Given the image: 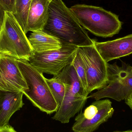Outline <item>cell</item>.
Returning a JSON list of instances; mask_svg holds the SVG:
<instances>
[{
    "label": "cell",
    "mask_w": 132,
    "mask_h": 132,
    "mask_svg": "<svg viewBox=\"0 0 132 132\" xmlns=\"http://www.w3.org/2000/svg\"><path fill=\"white\" fill-rule=\"evenodd\" d=\"M43 31L59 39L63 44L78 47L94 44L70 8L62 0H52L48 16Z\"/></svg>",
    "instance_id": "1"
},
{
    "label": "cell",
    "mask_w": 132,
    "mask_h": 132,
    "mask_svg": "<svg viewBox=\"0 0 132 132\" xmlns=\"http://www.w3.org/2000/svg\"><path fill=\"white\" fill-rule=\"evenodd\" d=\"M70 9L80 24L96 36L112 37L121 29L118 16L101 7L77 4Z\"/></svg>",
    "instance_id": "2"
},
{
    "label": "cell",
    "mask_w": 132,
    "mask_h": 132,
    "mask_svg": "<svg viewBox=\"0 0 132 132\" xmlns=\"http://www.w3.org/2000/svg\"><path fill=\"white\" fill-rule=\"evenodd\" d=\"M16 60L28 87L23 92L24 95L42 112L48 114L56 112L59 105L43 73L32 66L28 61Z\"/></svg>",
    "instance_id": "3"
},
{
    "label": "cell",
    "mask_w": 132,
    "mask_h": 132,
    "mask_svg": "<svg viewBox=\"0 0 132 132\" xmlns=\"http://www.w3.org/2000/svg\"><path fill=\"white\" fill-rule=\"evenodd\" d=\"M58 76L65 84V92L62 102L52 119L65 124L83 108L88 94L72 63L65 67Z\"/></svg>",
    "instance_id": "4"
},
{
    "label": "cell",
    "mask_w": 132,
    "mask_h": 132,
    "mask_svg": "<svg viewBox=\"0 0 132 132\" xmlns=\"http://www.w3.org/2000/svg\"><path fill=\"white\" fill-rule=\"evenodd\" d=\"M33 53L26 34L13 13L5 11L0 31V55L29 61Z\"/></svg>",
    "instance_id": "5"
},
{
    "label": "cell",
    "mask_w": 132,
    "mask_h": 132,
    "mask_svg": "<svg viewBox=\"0 0 132 132\" xmlns=\"http://www.w3.org/2000/svg\"><path fill=\"white\" fill-rule=\"evenodd\" d=\"M132 94V66L124 62L119 66L116 63H108V77L104 87L92 94L88 98L100 100L110 98L117 101L126 100Z\"/></svg>",
    "instance_id": "6"
},
{
    "label": "cell",
    "mask_w": 132,
    "mask_h": 132,
    "mask_svg": "<svg viewBox=\"0 0 132 132\" xmlns=\"http://www.w3.org/2000/svg\"><path fill=\"white\" fill-rule=\"evenodd\" d=\"M78 47L63 44L61 48L44 52H34L29 62L39 72L58 76L65 67L72 63Z\"/></svg>",
    "instance_id": "7"
},
{
    "label": "cell",
    "mask_w": 132,
    "mask_h": 132,
    "mask_svg": "<svg viewBox=\"0 0 132 132\" xmlns=\"http://www.w3.org/2000/svg\"><path fill=\"white\" fill-rule=\"evenodd\" d=\"M78 50L86 68L87 93L99 90L106 85L108 81V63L102 59L94 44L78 47Z\"/></svg>",
    "instance_id": "8"
},
{
    "label": "cell",
    "mask_w": 132,
    "mask_h": 132,
    "mask_svg": "<svg viewBox=\"0 0 132 132\" xmlns=\"http://www.w3.org/2000/svg\"><path fill=\"white\" fill-rule=\"evenodd\" d=\"M114 112L110 100H97L76 116L72 130L74 132L94 131L112 117Z\"/></svg>",
    "instance_id": "9"
},
{
    "label": "cell",
    "mask_w": 132,
    "mask_h": 132,
    "mask_svg": "<svg viewBox=\"0 0 132 132\" xmlns=\"http://www.w3.org/2000/svg\"><path fill=\"white\" fill-rule=\"evenodd\" d=\"M28 89L16 59L0 55V90L23 92Z\"/></svg>",
    "instance_id": "10"
},
{
    "label": "cell",
    "mask_w": 132,
    "mask_h": 132,
    "mask_svg": "<svg viewBox=\"0 0 132 132\" xmlns=\"http://www.w3.org/2000/svg\"><path fill=\"white\" fill-rule=\"evenodd\" d=\"M94 44L102 59L108 63L132 54V34L102 42L94 40Z\"/></svg>",
    "instance_id": "11"
},
{
    "label": "cell",
    "mask_w": 132,
    "mask_h": 132,
    "mask_svg": "<svg viewBox=\"0 0 132 132\" xmlns=\"http://www.w3.org/2000/svg\"><path fill=\"white\" fill-rule=\"evenodd\" d=\"M21 92L0 90V129L9 125L10 119L24 105Z\"/></svg>",
    "instance_id": "12"
},
{
    "label": "cell",
    "mask_w": 132,
    "mask_h": 132,
    "mask_svg": "<svg viewBox=\"0 0 132 132\" xmlns=\"http://www.w3.org/2000/svg\"><path fill=\"white\" fill-rule=\"evenodd\" d=\"M50 0H32L27 22V32L43 30L46 23Z\"/></svg>",
    "instance_id": "13"
},
{
    "label": "cell",
    "mask_w": 132,
    "mask_h": 132,
    "mask_svg": "<svg viewBox=\"0 0 132 132\" xmlns=\"http://www.w3.org/2000/svg\"><path fill=\"white\" fill-rule=\"evenodd\" d=\"M28 39L35 52L57 50L61 48L63 45L59 39L43 30L32 31Z\"/></svg>",
    "instance_id": "14"
},
{
    "label": "cell",
    "mask_w": 132,
    "mask_h": 132,
    "mask_svg": "<svg viewBox=\"0 0 132 132\" xmlns=\"http://www.w3.org/2000/svg\"><path fill=\"white\" fill-rule=\"evenodd\" d=\"M32 0H16L15 12L13 14L26 34L27 33L28 16Z\"/></svg>",
    "instance_id": "15"
},
{
    "label": "cell",
    "mask_w": 132,
    "mask_h": 132,
    "mask_svg": "<svg viewBox=\"0 0 132 132\" xmlns=\"http://www.w3.org/2000/svg\"><path fill=\"white\" fill-rule=\"evenodd\" d=\"M46 81L59 108L61 105L65 92V87L63 81L58 76L50 79L46 78Z\"/></svg>",
    "instance_id": "16"
},
{
    "label": "cell",
    "mask_w": 132,
    "mask_h": 132,
    "mask_svg": "<svg viewBox=\"0 0 132 132\" xmlns=\"http://www.w3.org/2000/svg\"><path fill=\"white\" fill-rule=\"evenodd\" d=\"M72 64L77 72L78 76L81 81L85 90L87 93L86 68L78 49L76 52L74 59L72 62Z\"/></svg>",
    "instance_id": "17"
},
{
    "label": "cell",
    "mask_w": 132,
    "mask_h": 132,
    "mask_svg": "<svg viewBox=\"0 0 132 132\" xmlns=\"http://www.w3.org/2000/svg\"><path fill=\"white\" fill-rule=\"evenodd\" d=\"M16 0H0V6L5 11L14 14Z\"/></svg>",
    "instance_id": "18"
},
{
    "label": "cell",
    "mask_w": 132,
    "mask_h": 132,
    "mask_svg": "<svg viewBox=\"0 0 132 132\" xmlns=\"http://www.w3.org/2000/svg\"><path fill=\"white\" fill-rule=\"evenodd\" d=\"M5 11L0 6V31L4 23L5 15Z\"/></svg>",
    "instance_id": "19"
},
{
    "label": "cell",
    "mask_w": 132,
    "mask_h": 132,
    "mask_svg": "<svg viewBox=\"0 0 132 132\" xmlns=\"http://www.w3.org/2000/svg\"><path fill=\"white\" fill-rule=\"evenodd\" d=\"M0 132H18L11 126L9 125H7L6 126L0 129Z\"/></svg>",
    "instance_id": "20"
},
{
    "label": "cell",
    "mask_w": 132,
    "mask_h": 132,
    "mask_svg": "<svg viewBox=\"0 0 132 132\" xmlns=\"http://www.w3.org/2000/svg\"><path fill=\"white\" fill-rule=\"evenodd\" d=\"M126 104L129 106L132 110V94L130 97H129L127 99L125 100Z\"/></svg>",
    "instance_id": "21"
},
{
    "label": "cell",
    "mask_w": 132,
    "mask_h": 132,
    "mask_svg": "<svg viewBox=\"0 0 132 132\" xmlns=\"http://www.w3.org/2000/svg\"><path fill=\"white\" fill-rule=\"evenodd\" d=\"M112 132H132V130H127V131H115Z\"/></svg>",
    "instance_id": "22"
},
{
    "label": "cell",
    "mask_w": 132,
    "mask_h": 132,
    "mask_svg": "<svg viewBox=\"0 0 132 132\" xmlns=\"http://www.w3.org/2000/svg\"><path fill=\"white\" fill-rule=\"evenodd\" d=\"M50 1H52V0H50Z\"/></svg>",
    "instance_id": "23"
}]
</instances>
